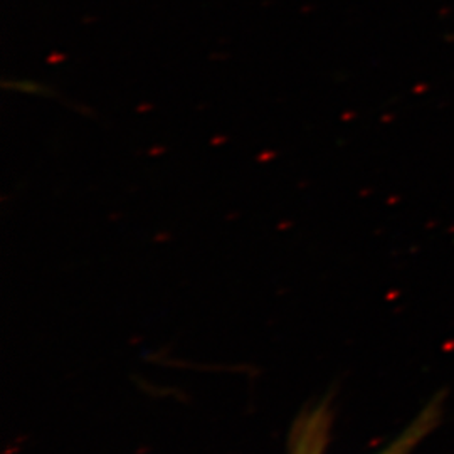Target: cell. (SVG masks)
Segmentation results:
<instances>
[{"label":"cell","instance_id":"obj_1","mask_svg":"<svg viewBox=\"0 0 454 454\" xmlns=\"http://www.w3.org/2000/svg\"><path fill=\"white\" fill-rule=\"evenodd\" d=\"M442 395H436L422 409L418 418L411 422L403 434L394 439L386 450L379 454H412V451L427 438L436 427L442 418Z\"/></svg>","mask_w":454,"mask_h":454}]
</instances>
